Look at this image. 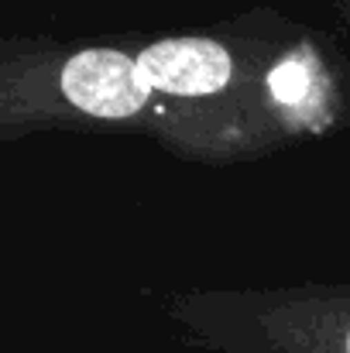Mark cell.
Instances as JSON below:
<instances>
[{"instance_id": "obj_1", "label": "cell", "mask_w": 350, "mask_h": 353, "mask_svg": "<svg viewBox=\"0 0 350 353\" xmlns=\"http://www.w3.org/2000/svg\"><path fill=\"white\" fill-rule=\"evenodd\" d=\"M62 97L90 117H134L148 97L151 83L137 59H127L110 48H90L66 62Z\"/></svg>"}, {"instance_id": "obj_3", "label": "cell", "mask_w": 350, "mask_h": 353, "mask_svg": "<svg viewBox=\"0 0 350 353\" xmlns=\"http://www.w3.org/2000/svg\"><path fill=\"white\" fill-rule=\"evenodd\" d=\"M271 90H275V97L278 100H285V103H295V100H302L306 97V90H309V76H306V65L302 62H282L275 72H271Z\"/></svg>"}, {"instance_id": "obj_2", "label": "cell", "mask_w": 350, "mask_h": 353, "mask_svg": "<svg viewBox=\"0 0 350 353\" xmlns=\"http://www.w3.org/2000/svg\"><path fill=\"white\" fill-rule=\"evenodd\" d=\"M151 90L172 97H206L227 86L231 55L220 41L210 38H172L144 48L137 55Z\"/></svg>"}, {"instance_id": "obj_4", "label": "cell", "mask_w": 350, "mask_h": 353, "mask_svg": "<svg viewBox=\"0 0 350 353\" xmlns=\"http://www.w3.org/2000/svg\"><path fill=\"white\" fill-rule=\"evenodd\" d=\"M347 353H350V330H347Z\"/></svg>"}]
</instances>
